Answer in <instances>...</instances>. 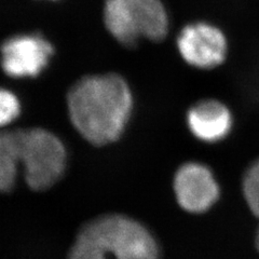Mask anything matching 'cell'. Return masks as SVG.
<instances>
[{
  "label": "cell",
  "instance_id": "obj_1",
  "mask_svg": "<svg viewBox=\"0 0 259 259\" xmlns=\"http://www.w3.org/2000/svg\"><path fill=\"white\" fill-rule=\"evenodd\" d=\"M68 112L84 140L102 146L117 141L128 122L133 96L126 81L116 74L87 76L71 87Z\"/></svg>",
  "mask_w": 259,
  "mask_h": 259
},
{
  "label": "cell",
  "instance_id": "obj_2",
  "mask_svg": "<svg viewBox=\"0 0 259 259\" xmlns=\"http://www.w3.org/2000/svg\"><path fill=\"white\" fill-rule=\"evenodd\" d=\"M65 166L64 145L47 130L0 131V191L12 190L20 173L32 190H47L60 180Z\"/></svg>",
  "mask_w": 259,
  "mask_h": 259
},
{
  "label": "cell",
  "instance_id": "obj_3",
  "mask_svg": "<svg viewBox=\"0 0 259 259\" xmlns=\"http://www.w3.org/2000/svg\"><path fill=\"white\" fill-rule=\"evenodd\" d=\"M159 259L155 238L139 222L124 215L97 217L80 229L69 259Z\"/></svg>",
  "mask_w": 259,
  "mask_h": 259
},
{
  "label": "cell",
  "instance_id": "obj_4",
  "mask_svg": "<svg viewBox=\"0 0 259 259\" xmlns=\"http://www.w3.org/2000/svg\"><path fill=\"white\" fill-rule=\"evenodd\" d=\"M104 22L111 36L128 48L141 39L161 41L169 28L168 14L161 0H106Z\"/></svg>",
  "mask_w": 259,
  "mask_h": 259
},
{
  "label": "cell",
  "instance_id": "obj_5",
  "mask_svg": "<svg viewBox=\"0 0 259 259\" xmlns=\"http://www.w3.org/2000/svg\"><path fill=\"white\" fill-rule=\"evenodd\" d=\"M176 45L182 59L199 69L220 66L228 52V41L222 29L207 22L186 25L178 34Z\"/></svg>",
  "mask_w": 259,
  "mask_h": 259
},
{
  "label": "cell",
  "instance_id": "obj_6",
  "mask_svg": "<svg viewBox=\"0 0 259 259\" xmlns=\"http://www.w3.org/2000/svg\"><path fill=\"white\" fill-rule=\"evenodd\" d=\"M174 192L178 204L192 214H201L215 205L221 188L214 173L200 162H187L174 176Z\"/></svg>",
  "mask_w": 259,
  "mask_h": 259
},
{
  "label": "cell",
  "instance_id": "obj_7",
  "mask_svg": "<svg viewBox=\"0 0 259 259\" xmlns=\"http://www.w3.org/2000/svg\"><path fill=\"white\" fill-rule=\"evenodd\" d=\"M53 48L40 35H18L2 46V67L13 78L36 77L50 61Z\"/></svg>",
  "mask_w": 259,
  "mask_h": 259
},
{
  "label": "cell",
  "instance_id": "obj_8",
  "mask_svg": "<svg viewBox=\"0 0 259 259\" xmlns=\"http://www.w3.org/2000/svg\"><path fill=\"white\" fill-rule=\"evenodd\" d=\"M186 121L191 134L208 144L225 140L233 126L231 111L216 100H204L194 104L188 110Z\"/></svg>",
  "mask_w": 259,
  "mask_h": 259
},
{
  "label": "cell",
  "instance_id": "obj_9",
  "mask_svg": "<svg viewBox=\"0 0 259 259\" xmlns=\"http://www.w3.org/2000/svg\"><path fill=\"white\" fill-rule=\"evenodd\" d=\"M242 187L249 209L259 218V159L254 161L246 169Z\"/></svg>",
  "mask_w": 259,
  "mask_h": 259
},
{
  "label": "cell",
  "instance_id": "obj_10",
  "mask_svg": "<svg viewBox=\"0 0 259 259\" xmlns=\"http://www.w3.org/2000/svg\"><path fill=\"white\" fill-rule=\"evenodd\" d=\"M20 102L12 92L0 89V127L9 124L20 115Z\"/></svg>",
  "mask_w": 259,
  "mask_h": 259
},
{
  "label": "cell",
  "instance_id": "obj_11",
  "mask_svg": "<svg viewBox=\"0 0 259 259\" xmlns=\"http://www.w3.org/2000/svg\"><path fill=\"white\" fill-rule=\"evenodd\" d=\"M256 246H257V248L259 250V230H258V233H257V236H256Z\"/></svg>",
  "mask_w": 259,
  "mask_h": 259
}]
</instances>
